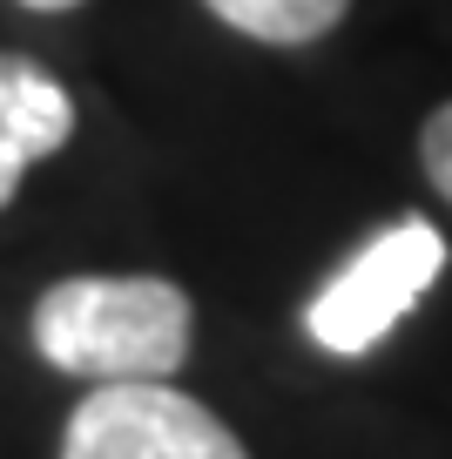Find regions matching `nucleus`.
I'll list each match as a JSON object with an SVG mask.
<instances>
[{
  "mask_svg": "<svg viewBox=\"0 0 452 459\" xmlns=\"http://www.w3.org/2000/svg\"><path fill=\"white\" fill-rule=\"evenodd\" d=\"M189 290L170 277H61L34 304V351L68 378L142 385L189 359Z\"/></svg>",
  "mask_w": 452,
  "mask_h": 459,
  "instance_id": "f257e3e1",
  "label": "nucleus"
},
{
  "mask_svg": "<svg viewBox=\"0 0 452 459\" xmlns=\"http://www.w3.org/2000/svg\"><path fill=\"white\" fill-rule=\"evenodd\" d=\"M21 7H34V14H68V7H82V0H21Z\"/></svg>",
  "mask_w": 452,
  "mask_h": 459,
  "instance_id": "0eeeda50",
  "label": "nucleus"
},
{
  "mask_svg": "<svg viewBox=\"0 0 452 459\" xmlns=\"http://www.w3.org/2000/svg\"><path fill=\"white\" fill-rule=\"evenodd\" d=\"M439 271H446V237H439L425 216H405V223L378 230V237L317 290L311 311H304V331H311L317 351L365 359L371 344L432 290Z\"/></svg>",
  "mask_w": 452,
  "mask_h": 459,
  "instance_id": "f03ea898",
  "label": "nucleus"
},
{
  "mask_svg": "<svg viewBox=\"0 0 452 459\" xmlns=\"http://www.w3.org/2000/svg\"><path fill=\"white\" fill-rule=\"evenodd\" d=\"M74 135V101L41 61L0 55V210L14 203L21 176Z\"/></svg>",
  "mask_w": 452,
  "mask_h": 459,
  "instance_id": "20e7f679",
  "label": "nucleus"
},
{
  "mask_svg": "<svg viewBox=\"0 0 452 459\" xmlns=\"http://www.w3.org/2000/svg\"><path fill=\"white\" fill-rule=\"evenodd\" d=\"M203 7H210L216 21H230L237 34H250V41L304 48V41L338 28L352 0H203Z\"/></svg>",
  "mask_w": 452,
  "mask_h": 459,
  "instance_id": "39448f33",
  "label": "nucleus"
},
{
  "mask_svg": "<svg viewBox=\"0 0 452 459\" xmlns=\"http://www.w3.org/2000/svg\"><path fill=\"white\" fill-rule=\"evenodd\" d=\"M419 162H425V183L452 203V101L425 115V129H419Z\"/></svg>",
  "mask_w": 452,
  "mask_h": 459,
  "instance_id": "423d86ee",
  "label": "nucleus"
},
{
  "mask_svg": "<svg viewBox=\"0 0 452 459\" xmlns=\"http://www.w3.org/2000/svg\"><path fill=\"white\" fill-rule=\"evenodd\" d=\"M61 459H250L203 399L170 378L95 385L61 426Z\"/></svg>",
  "mask_w": 452,
  "mask_h": 459,
  "instance_id": "7ed1b4c3",
  "label": "nucleus"
}]
</instances>
